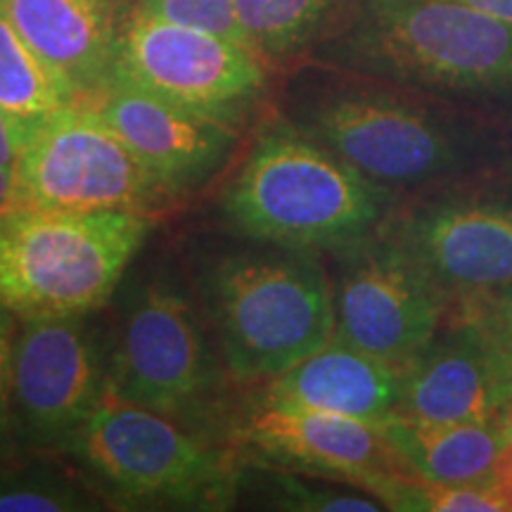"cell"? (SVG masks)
Instances as JSON below:
<instances>
[{
    "instance_id": "obj_15",
    "label": "cell",
    "mask_w": 512,
    "mask_h": 512,
    "mask_svg": "<svg viewBox=\"0 0 512 512\" xmlns=\"http://www.w3.org/2000/svg\"><path fill=\"white\" fill-rule=\"evenodd\" d=\"M174 200L202 188L238 150L242 128L202 117L112 74L88 98Z\"/></svg>"
},
{
    "instance_id": "obj_20",
    "label": "cell",
    "mask_w": 512,
    "mask_h": 512,
    "mask_svg": "<svg viewBox=\"0 0 512 512\" xmlns=\"http://www.w3.org/2000/svg\"><path fill=\"white\" fill-rule=\"evenodd\" d=\"M76 100L79 98L72 86L57 76L19 34L0 0V107L36 121Z\"/></svg>"
},
{
    "instance_id": "obj_25",
    "label": "cell",
    "mask_w": 512,
    "mask_h": 512,
    "mask_svg": "<svg viewBox=\"0 0 512 512\" xmlns=\"http://www.w3.org/2000/svg\"><path fill=\"white\" fill-rule=\"evenodd\" d=\"M17 316L0 304V465L22 456L24 446L17 437L15 411H12V368H15Z\"/></svg>"
},
{
    "instance_id": "obj_16",
    "label": "cell",
    "mask_w": 512,
    "mask_h": 512,
    "mask_svg": "<svg viewBox=\"0 0 512 512\" xmlns=\"http://www.w3.org/2000/svg\"><path fill=\"white\" fill-rule=\"evenodd\" d=\"M19 34L79 100L112 79L124 17L117 0H3Z\"/></svg>"
},
{
    "instance_id": "obj_9",
    "label": "cell",
    "mask_w": 512,
    "mask_h": 512,
    "mask_svg": "<svg viewBox=\"0 0 512 512\" xmlns=\"http://www.w3.org/2000/svg\"><path fill=\"white\" fill-rule=\"evenodd\" d=\"M221 389V356L190 299L169 280L140 287L107 358V392L183 425L202 418Z\"/></svg>"
},
{
    "instance_id": "obj_18",
    "label": "cell",
    "mask_w": 512,
    "mask_h": 512,
    "mask_svg": "<svg viewBox=\"0 0 512 512\" xmlns=\"http://www.w3.org/2000/svg\"><path fill=\"white\" fill-rule=\"evenodd\" d=\"M380 432L401 463L432 484H470L496 477L508 448L501 418L430 425L396 415L380 425Z\"/></svg>"
},
{
    "instance_id": "obj_19",
    "label": "cell",
    "mask_w": 512,
    "mask_h": 512,
    "mask_svg": "<svg viewBox=\"0 0 512 512\" xmlns=\"http://www.w3.org/2000/svg\"><path fill=\"white\" fill-rule=\"evenodd\" d=\"M344 0H233L247 43L268 67L309 55Z\"/></svg>"
},
{
    "instance_id": "obj_30",
    "label": "cell",
    "mask_w": 512,
    "mask_h": 512,
    "mask_svg": "<svg viewBox=\"0 0 512 512\" xmlns=\"http://www.w3.org/2000/svg\"><path fill=\"white\" fill-rule=\"evenodd\" d=\"M501 420L505 425V432H508V444L512 446V399H510L508 406H505V411L501 413Z\"/></svg>"
},
{
    "instance_id": "obj_1",
    "label": "cell",
    "mask_w": 512,
    "mask_h": 512,
    "mask_svg": "<svg viewBox=\"0 0 512 512\" xmlns=\"http://www.w3.org/2000/svg\"><path fill=\"white\" fill-rule=\"evenodd\" d=\"M280 112L401 197L512 164V128L411 88L313 62L292 76Z\"/></svg>"
},
{
    "instance_id": "obj_24",
    "label": "cell",
    "mask_w": 512,
    "mask_h": 512,
    "mask_svg": "<svg viewBox=\"0 0 512 512\" xmlns=\"http://www.w3.org/2000/svg\"><path fill=\"white\" fill-rule=\"evenodd\" d=\"M138 5L166 22L209 31V34L230 38V41L252 50L238 17H235L233 0H140Z\"/></svg>"
},
{
    "instance_id": "obj_12",
    "label": "cell",
    "mask_w": 512,
    "mask_h": 512,
    "mask_svg": "<svg viewBox=\"0 0 512 512\" xmlns=\"http://www.w3.org/2000/svg\"><path fill=\"white\" fill-rule=\"evenodd\" d=\"M107 396V358L83 316L19 320L12 411L24 448L67 453Z\"/></svg>"
},
{
    "instance_id": "obj_6",
    "label": "cell",
    "mask_w": 512,
    "mask_h": 512,
    "mask_svg": "<svg viewBox=\"0 0 512 512\" xmlns=\"http://www.w3.org/2000/svg\"><path fill=\"white\" fill-rule=\"evenodd\" d=\"M64 456L79 463L102 501L126 510H228L240 470L166 415L107 392Z\"/></svg>"
},
{
    "instance_id": "obj_23",
    "label": "cell",
    "mask_w": 512,
    "mask_h": 512,
    "mask_svg": "<svg viewBox=\"0 0 512 512\" xmlns=\"http://www.w3.org/2000/svg\"><path fill=\"white\" fill-rule=\"evenodd\" d=\"M401 512H512V498L498 477L470 484H432L413 477L403 491Z\"/></svg>"
},
{
    "instance_id": "obj_14",
    "label": "cell",
    "mask_w": 512,
    "mask_h": 512,
    "mask_svg": "<svg viewBox=\"0 0 512 512\" xmlns=\"http://www.w3.org/2000/svg\"><path fill=\"white\" fill-rule=\"evenodd\" d=\"M512 399V354L475 313H451L401 366L399 418L446 425L501 418Z\"/></svg>"
},
{
    "instance_id": "obj_2",
    "label": "cell",
    "mask_w": 512,
    "mask_h": 512,
    "mask_svg": "<svg viewBox=\"0 0 512 512\" xmlns=\"http://www.w3.org/2000/svg\"><path fill=\"white\" fill-rule=\"evenodd\" d=\"M304 60L512 128V24L458 0H344Z\"/></svg>"
},
{
    "instance_id": "obj_17",
    "label": "cell",
    "mask_w": 512,
    "mask_h": 512,
    "mask_svg": "<svg viewBox=\"0 0 512 512\" xmlns=\"http://www.w3.org/2000/svg\"><path fill=\"white\" fill-rule=\"evenodd\" d=\"M399 401L401 366L332 337L325 347L266 380L259 403L335 413L380 427L396 418Z\"/></svg>"
},
{
    "instance_id": "obj_10",
    "label": "cell",
    "mask_w": 512,
    "mask_h": 512,
    "mask_svg": "<svg viewBox=\"0 0 512 512\" xmlns=\"http://www.w3.org/2000/svg\"><path fill=\"white\" fill-rule=\"evenodd\" d=\"M114 74L183 110L238 128L268 93V64L254 50L166 22L140 5L121 24Z\"/></svg>"
},
{
    "instance_id": "obj_26",
    "label": "cell",
    "mask_w": 512,
    "mask_h": 512,
    "mask_svg": "<svg viewBox=\"0 0 512 512\" xmlns=\"http://www.w3.org/2000/svg\"><path fill=\"white\" fill-rule=\"evenodd\" d=\"M38 121V119H36ZM36 121L22 119L0 107V169H15L22 147Z\"/></svg>"
},
{
    "instance_id": "obj_21",
    "label": "cell",
    "mask_w": 512,
    "mask_h": 512,
    "mask_svg": "<svg viewBox=\"0 0 512 512\" xmlns=\"http://www.w3.org/2000/svg\"><path fill=\"white\" fill-rule=\"evenodd\" d=\"M264 470L242 475L240 489H247L249 501L268 510L285 512H382L380 498L356 484L306 475L285 467L261 465Z\"/></svg>"
},
{
    "instance_id": "obj_11",
    "label": "cell",
    "mask_w": 512,
    "mask_h": 512,
    "mask_svg": "<svg viewBox=\"0 0 512 512\" xmlns=\"http://www.w3.org/2000/svg\"><path fill=\"white\" fill-rule=\"evenodd\" d=\"M335 339L403 366L437 335L451 306L387 223L328 254Z\"/></svg>"
},
{
    "instance_id": "obj_3",
    "label": "cell",
    "mask_w": 512,
    "mask_h": 512,
    "mask_svg": "<svg viewBox=\"0 0 512 512\" xmlns=\"http://www.w3.org/2000/svg\"><path fill=\"white\" fill-rule=\"evenodd\" d=\"M399 202V192L368 181L283 112H271L221 207L230 226L259 245L328 256L377 233Z\"/></svg>"
},
{
    "instance_id": "obj_4",
    "label": "cell",
    "mask_w": 512,
    "mask_h": 512,
    "mask_svg": "<svg viewBox=\"0 0 512 512\" xmlns=\"http://www.w3.org/2000/svg\"><path fill=\"white\" fill-rule=\"evenodd\" d=\"M226 373L271 380L335 337L332 280L325 256L264 245L214 261L202 278Z\"/></svg>"
},
{
    "instance_id": "obj_7",
    "label": "cell",
    "mask_w": 512,
    "mask_h": 512,
    "mask_svg": "<svg viewBox=\"0 0 512 512\" xmlns=\"http://www.w3.org/2000/svg\"><path fill=\"white\" fill-rule=\"evenodd\" d=\"M387 228L451 313L482 309L512 285V164L401 197Z\"/></svg>"
},
{
    "instance_id": "obj_8",
    "label": "cell",
    "mask_w": 512,
    "mask_h": 512,
    "mask_svg": "<svg viewBox=\"0 0 512 512\" xmlns=\"http://www.w3.org/2000/svg\"><path fill=\"white\" fill-rule=\"evenodd\" d=\"M12 171L24 207L150 214L174 200L86 100L38 119Z\"/></svg>"
},
{
    "instance_id": "obj_5",
    "label": "cell",
    "mask_w": 512,
    "mask_h": 512,
    "mask_svg": "<svg viewBox=\"0 0 512 512\" xmlns=\"http://www.w3.org/2000/svg\"><path fill=\"white\" fill-rule=\"evenodd\" d=\"M152 223L140 211L0 214V304L19 320L86 316L117 290Z\"/></svg>"
},
{
    "instance_id": "obj_27",
    "label": "cell",
    "mask_w": 512,
    "mask_h": 512,
    "mask_svg": "<svg viewBox=\"0 0 512 512\" xmlns=\"http://www.w3.org/2000/svg\"><path fill=\"white\" fill-rule=\"evenodd\" d=\"M494 335L501 339L503 347L512 354V285L508 290L491 299L482 309L472 311Z\"/></svg>"
},
{
    "instance_id": "obj_28",
    "label": "cell",
    "mask_w": 512,
    "mask_h": 512,
    "mask_svg": "<svg viewBox=\"0 0 512 512\" xmlns=\"http://www.w3.org/2000/svg\"><path fill=\"white\" fill-rule=\"evenodd\" d=\"M458 3H465L470 5V8L489 12V15L512 24V0H458Z\"/></svg>"
},
{
    "instance_id": "obj_29",
    "label": "cell",
    "mask_w": 512,
    "mask_h": 512,
    "mask_svg": "<svg viewBox=\"0 0 512 512\" xmlns=\"http://www.w3.org/2000/svg\"><path fill=\"white\" fill-rule=\"evenodd\" d=\"M15 171L12 169H0V214L5 209L15 207Z\"/></svg>"
},
{
    "instance_id": "obj_13",
    "label": "cell",
    "mask_w": 512,
    "mask_h": 512,
    "mask_svg": "<svg viewBox=\"0 0 512 512\" xmlns=\"http://www.w3.org/2000/svg\"><path fill=\"white\" fill-rule=\"evenodd\" d=\"M233 441L264 465L361 486L387 510L399 508L415 477L380 427L335 413L259 403L233 427Z\"/></svg>"
},
{
    "instance_id": "obj_22",
    "label": "cell",
    "mask_w": 512,
    "mask_h": 512,
    "mask_svg": "<svg viewBox=\"0 0 512 512\" xmlns=\"http://www.w3.org/2000/svg\"><path fill=\"white\" fill-rule=\"evenodd\" d=\"M93 489L67 472L22 453L0 465V512H81L100 510Z\"/></svg>"
}]
</instances>
